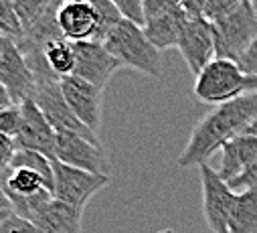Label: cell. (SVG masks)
<instances>
[{
	"instance_id": "obj_1",
	"label": "cell",
	"mask_w": 257,
	"mask_h": 233,
	"mask_svg": "<svg viewBox=\"0 0 257 233\" xmlns=\"http://www.w3.org/2000/svg\"><path fill=\"white\" fill-rule=\"evenodd\" d=\"M257 118V91H247L227 103L215 105L192 130L176 164L180 168H195L209 164L213 154L225 142L243 134Z\"/></svg>"
},
{
	"instance_id": "obj_2",
	"label": "cell",
	"mask_w": 257,
	"mask_h": 233,
	"mask_svg": "<svg viewBox=\"0 0 257 233\" xmlns=\"http://www.w3.org/2000/svg\"><path fill=\"white\" fill-rule=\"evenodd\" d=\"M103 45L119 61L121 67L140 71L148 77H160L162 73L160 51L150 43L142 25L121 19L119 25L107 35Z\"/></svg>"
},
{
	"instance_id": "obj_3",
	"label": "cell",
	"mask_w": 257,
	"mask_h": 233,
	"mask_svg": "<svg viewBox=\"0 0 257 233\" xmlns=\"http://www.w3.org/2000/svg\"><path fill=\"white\" fill-rule=\"evenodd\" d=\"M195 97L209 105L227 103L249 91V75L237 61L215 57V59L195 77Z\"/></svg>"
},
{
	"instance_id": "obj_4",
	"label": "cell",
	"mask_w": 257,
	"mask_h": 233,
	"mask_svg": "<svg viewBox=\"0 0 257 233\" xmlns=\"http://www.w3.org/2000/svg\"><path fill=\"white\" fill-rule=\"evenodd\" d=\"M213 33L217 57L239 61L251 41L257 37V7L241 0L233 13L213 23Z\"/></svg>"
},
{
	"instance_id": "obj_5",
	"label": "cell",
	"mask_w": 257,
	"mask_h": 233,
	"mask_svg": "<svg viewBox=\"0 0 257 233\" xmlns=\"http://www.w3.org/2000/svg\"><path fill=\"white\" fill-rule=\"evenodd\" d=\"M63 0H15V7L23 27V49H43L45 43L53 39H63L57 15Z\"/></svg>"
},
{
	"instance_id": "obj_6",
	"label": "cell",
	"mask_w": 257,
	"mask_h": 233,
	"mask_svg": "<svg viewBox=\"0 0 257 233\" xmlns=\"http://www.w3.org/2000/svg\"><path fill=\"white\" fill-rule=\"evenodd\" d=\"M31 99H35V103L41 107V111L45 113V118L49 120V124L53 126L55 132H73V134H81V136H87V138L99 142V136L93 130H89L71 111L69 103L63 97L59 77L37 79Z\"/></svg>"
},
{
	"instance_id": "obj_7",
	"label": "cell",
	"mask_w": 257,
	"mask_h": 233,
	"mask_svg": "<svg viewBox=\"0 0 257 233\" xmlns=\"http://www.w3.org/2000/svg\"><path fill=\"white\" fill-rule=\"evenodd\" d=\"M109 181L107 174L87 172L53 158V197L63 203L85 209L91 197L107 187Z\"/></svg>"
},
{
	"instance_id": "obj_8",
	"label": "cell",
	"mask_w": 257,
	"mask_h": 233,
	"mask_svg": "<svg viewBox=\"0 0 257 233\" xmlns=\"http://www.w3.org/2000/svg\"><path fill=\"white\" fill-rule=\"evenodd\" d=\"M55 158L69 166L95 174H107L109 177L111 172V164L101 142L73 132L55 134Z\"/></svg>"
},
{
	"instance_id": "obj_9",
	"label": "cell",
	"mask_w": 257,
	"mask_h": 233,
	"mask_svg": "<svg viewBox=\"0 0 257 233\" xmlns=\"http://www.w3.org/2000/svg\"><path fill=\"white\" fill-rule=\"evenodd\" d=\"M201 168V189H203V215L213 233H229V215L237 191L221 179L217 168L203 164Z\"/></svg>"
},
{
	"instance_id": "obj_10",
	"label": "cell",
	"mask_w": 257,
	"mask_h": 233,
	"mask_svg": "<svg viewBox=\"0 0 257 233\" xmlns=\"http://www.w3.org/2000/svg\"><path fill=\"white\" fill-rule=\"evenodd\" d=\"M176 49L180 51L190 73L197 77L217 57L213 23L199 17H188L180 31Z\"/></svg>"
},
{
	"instance_id": "obj_11",
	"label": "cell",
	"mask_w": 257,
	"mask_h": 233,
	"mask_svg": "<svg viewBox=\"0 0 257 233\" xmlns=\"http://www.w3.org/2000/svg\"><path fill=\"white\" fill-rule=\"evenodd\" d=\"M0 81H3L17 103L29 99L35 91L37 79L27 61L19 41L0 35Z\"/></svg>"
},
{
	"instance_id": "obj_12",
	"label": "cell",
	"mask_w": 257,
	"mask_h": 233,
	"mask_svg": "<svg viewBox=\"0 0 257 233\" xmlns=\"http://www.w3.org/2000/svg\"><path fill=\"white\" fill-rule=\"evenodd\" d=\"M61 91L63 97L69 103L71 111L77 118L95 134L101 128V111H103V89L77 77V75H67L61 77Z\"/></svg>"
},
{
	"instance_id": "obj_13",
	"label": "cell",
	"mask_w": 257,
	"mask_h": 233,
	"mask_svg": "<svg viewBox=\"0 0 257 233\" xmlns=\"http://www.w3.org/2000/svg\"><path fill=\"white\" fill-rule=\"evenodd\" d=\"M75 51V71L73 75L97 85L105 87L111 75L121 67L119 61L107 51L101 41H77L73 43Z\"/></svg>"
},
{
	"instance_id": "obj_14",
	"label": "cell",
	"mask_w": 257,
	"mask_h": 233,
	"mask_svg": "<svg viewBox=\"0 0 257 233\" xmlns=\"http://www.w3.org/2000/svg\"><path fill=\"white\" fill-rule=\"evenodd\" d=\"M21 128L15 136V142L23 150H35L49 158H55V130L45 118L41 107L35 103V99L21 101Z\"/></svg>"
},
{
	"instance_id": "obj_15",
	"label": "cell",
	"mask_w": 257,
	"mask_h": 233,
	"mask_svg": "<svg viewBox=\"0 0 257 233\" xmlns=\"http://www.w3.org/2000/svg\"><path fill=\"white\" fill-rule=\"evenodd\" d=\"M41 233H83V209L63 203L55 197L45 201L31 219Z\"/></svg>"
},
{
	"instance_id": "obj_16",
	"label": "cell",
	"mask_w": 257,
	"mask_h": 233,
	"mask_svg": "<svg viewBox=\"0 0 257 233\" xmlns=\"http://www.w3.org/2000/svg\"><path fill=\"white\" fill-rule=\"evenodd\" d=\"M57 25L63 39L71 43L91 41L97 31V15L89 5V0H71V3L61 5Z\"/></svg>"
},
{
	"instance_id": "obj_17",
	"label": "cell",
	"mask_w": 257,
	"mask_h": 233,
	"mask_svg": "<svg viewBox=\"0 0 257 233\" xmlns=\"http://www.w3.org/2000/svg\"><path fill=\"white\" fill-rule=\"evenodd\" d=\"M257 158V138L251 134H239L221 146V162L217 172L227 183L247 170Z\"/></svg>"
},
{
	"instance_id": "obj_18",
	"label": "cell",
	"mask_w": 257,
	"mask_h": 233,
	"mask_svg": "<svg viewBox=\"0 0 257 233\" xmlns=\"http://www.w3.org/2000/svg\"><path fill=\"white\" fill-rule=\"evenodd\" d=\"M0 181H3V187L13 203V209L41 193H53V183L33 168H9Z\"/></svg>"
},
{
	"instance_id": "obj_19",
	"label": "cell",
	"mask_w": 257,
	"mask_h": 233,
	"mask_svg": "<svg viewBox=\"0 0 257 233\" xmlns=\"http://www.w3.org/2000/svg\"><path fill=\"white\" fill-rule=\"evenodd\" d=\"M186 19H188V15H186L184 7H180L174 11L162 13L158 17L146 19L142 27H144V33L150 39V43L158 51H166V49H172L178 45V37H180V31H182Z\"/></svg>"
},
{
	"instance_id": "obj_20",
	"label": "cell",
	"mask_w": 257,
	"mask_h": 233,
	"mask_svg": "<svg viewBox=\"0 0 257 233\" xmlns=\"http://www.w3.org/2000/svg\"><path fill=\"white\" fill-rule=\"evenodd\" d=\"M229 233H257V189L239 191L229 215Z\"/></svg>"
},
{
	"instance_id": "obj_21",
	"label": "cell",
	"mask_w": 257,
	"mask_h": 233,
	"mask_svg": "<svg viewBox=\"0 0 257 233\" xmlns=\"http://www.w3.org/2000/svg\"><path fill=\"white\" fill-rule=\"evenodd\" d=\"M45 65L49 67V71L53 75L67 77L73 75L75 71V51H73V43L67 39H53L49 43L43 45L41 49Z\"/></svg>"
},
{
	"instance_id": "obj_22",
	"label": "cell",
	"mask_w": 257,
	"mask_h": 233,
	"mask_svg": "<svg viewBox=\"0 0 257 233\" xmlns=\"http://www.w3.org/2000/svg\"><path fill=\"white\" fill-rule=\"evenodd\" d=\"M241 5V0H182L188 17H199L209 23H217Z\"/></svg>"
},
{
	"instance_id": "obj_23",
	"label": "cell",
	"mask_w": 257,
	"mask_h": 233,
	"mask_svg": "<svg viewBox=\"0 0 257 233\" xmlns=\"http://www.w3.org/2000/svg\"><path fill=\"white\" fill-rule=\"evenodd\" d=\"M89 5L93 7V11L97 15V31H95V37L91 41H101L103 43L107 39V35L119 25L123 15L113 5V0H89Z\"/></svg>"
},
{
	"instance_id": "obj_24",
	"label": "cell",
	"mask_w": 257,
	"mask_h": 233,
	"mask_svg": "<svg viewBox=\"0 0 257 233\" xmlns=\"http://www.w3.org/2000/svg\"><path fill=\"white\" fill-rule=\"evenodd\" d=\"M0 35L15 41H23L25 33L21 27V19L15 7V0H0Z\"/></svg>"
},
{
	"instance_id": "obj_25",
	"label": "cell",
	"mask_w": 257,
	"mask_h": 233,
	"mask_svg": "<svg viewBox=\"0 0 257 233\" xmlns=\"http://www.w3.org/2000/svg\"><path fill=\"white\" fill-rule=\"evenodd\" d=\"M21 103H15L11 107L0 109V134L7 136H17L19 128H21Z\"/></svg>"
},
{
	"instance_id": "obj_26",
	"label": "cell",
	"mask_w": 257,
	"mask_h": 233,
	"mask_svg": "<svg viewBox=\"0 0 257 233\" xmlns=\"http://www.w3.org/2000/svg\"><path fill=\"white\" fill-rule=\"evenodd\" d=\"M0 233H41V231L33 221H29L17 213H9L0 221Z\"/></svg>"
},
{
	"instance_id": "obj_27",
	"label": "cell",
	"mask_w": 257,
	"mask_h": 233,
	"mask_svg": "<svg viewBox=\"0 0 257 233\" xmlns=\"http://www.w3.org/2000/svg\"><path fill=\"white\" fill-rule=\"evenodd\" d=\"M113 5L119 9L123 19L144 25V0H113Z\"/></svg>"
},
{
	"instance_id": "obj_28",
	"label": "cell",
	"mask_w": 257,
	"mask_h": 233,
	"mask_svg": "<svg viewBox=\"0 0 257 233\" xmlns=\"http://www.w3.org/2000/svg\"><path fill=\"white\" fill-rule=\"evenodd\" d=\"M17 150H19V146H17V142H15L13 136L0 134V179H3L5 174H7V170L11 168Z\"/></svg>"
},
{
	"instance_id": "obj_29",
	"label": "cell",
	"mask_w": 257,
	"mask_h": 233,
	"mask_svg": "<svg viewBox=\"0 0 257 233\" xmlns=\"http://www.w3.org/2000/svg\"><path fill=\"white\" fill-rule=\"evenodd\" d=\"M182 7V0H144V21Z\"/></svg>"
},
{
	"instance_id": "obj_30",
	"label": "cell",
	"mask_w": 257,
	"mask_h": 233,
	"mask_svg": "<svg viewBox=\"0 0 257 233\" xmlns=\"http://www.w3.org/2000/svg\"><path fill=\"white\" fill-rule=\"evenodd\" d=\"M229 185L237 193L239 191H247V189H257V158H255V162L247 170H243L239 174V177H235L233 181H229Z\"/></svg>"
},
{
	"instance_id": "obj_31",
	"label": "cell",
	"mask_w": 257,
	"mask_h": 233,
	"mask_svg": "<svg viewBox=\"0 0 257 233\" xmlns=\"http://www.w3.org/2000/svg\"><path fill=\"white\" fill-rule=\"evenodd\" d=\"M239 67L251 77V75H257V37L251 41V45L247 47V51L241 55V59L237 61Z\"/></svg>"
},
{
	"instance_id": "obj_32",
	"label": "cell",
	"mask_w": 257,
	"mask_h": 233,
	"mask_svg": "<svg viewBox=\"0 0 257 233\" xmlns=\"http://www.w3.org/2000/svg\"><path fill=\"white\" fill-rule=\"evenodd\" d=\"M17 101L13 99V95H11V91H9V87L0 81V109H5V107H11V105H15Z\"/></svg>"
},
{
	"instance_id": "obj_33",
	"label": "cell",
	"mask_w": 257,
	"mask_h": 233,
	"mask_svg": "<svg viewBox=\"0 0 257 233\" xmlns=\"http://www.w3.org/2000/svg\"><path fill=\"white\" fill-rule=\"evenodd\" d=\"M0 211H13V203L3 187V181H0Z\"/></svg>"
},
{
	"instance_id": "obj_34",
	"label": "cell",
	"mask_w": 257,
	"mask_h": 233,
	"mask_svg": "<svg viewBox=\"0 0 257 233\" xmlns=\"http://www.w3.org/2000/svg\"><path fill=\"white\" fill-rule=\"evenodd\" d=\"M245 134H251V136H255L257 138V118L247 126V130H245Z\"/></svg>"
},
{
	"instance_id": "obj_35",
	"label": "cell",
	"mask_w": 257,
	"mask_h": 233,
	"mask_svg": "<svg viewBox=\"0 0 257 233\" xmlns=\"http://www.w3.org/2000/svg\"><path fill=\"white\" fill-rule=\"evenodd\" d=\"M249 91H257V75L249 77Z\"/></svg>"
},
{
	"instance_id": "obj_36",
	"label": "cell",
	"mask_w": 257,
	"mask_h": 233,
	"mask_svg": "<svg viewBox=\"0 0 257 233\" xmlns=\"http://www.w3.org/2000/svg\"><path fill=\"white\" fill-rule=\"evenodd\" d=\"M156 233H176L174 229H162V231H156Z\"/></svg>"
},
{
	"instance_id": "obj_37",
	"label": "cell",
	"mask_w": 257,
	"mask_h": 233,
	"mask_svg": "<svg viewBox=\"0 0 257 233\" xmlns=\"http://www.w3.org/2000/svg\"><path fill=\"white\" fill-rule=\"evenodd\" d=\"M247 3H251L253 7H257V0H247Z\"/></svg>"
},
{
	"instance_id": "obj_38",
	"label": "cell",
	"mask_w": 257,
	"mask_h": 233,
	"mask_svg": "<svg viewBox=\"0 0 257 233\" xmlns=\"http://www.w3.org/2000/svg\"><path fill=\"white\" fill-rule=\"evenodd\" d=\"M63 3H71V0H63Z\"/></svg>"
}]
</instances>
